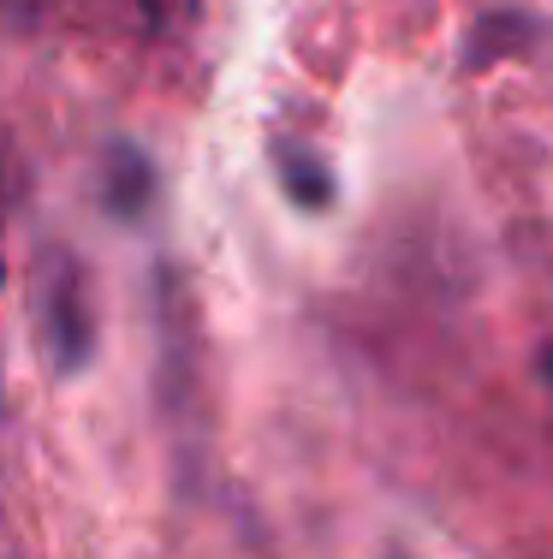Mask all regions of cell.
<instances>
[{
    "instance_id": "3957f363",
    "label": "cell",
    "mask_w": 553,
    "mask_h": 559,
    "mask_svg": "<svg viewBox=\"0 0 553 559\" xmlns=\"http://www.w3.org/2000/svg\"><path fill=\"white\" fill-rule=\"evenodd\" d=\"M101 197H108V209L120 221H137L143 209L155 203V167L143 150H131V143H108V155H101Z\"/></svg>"
},
{
    "instance_id": "6da1fadb",
    "label": "cell",
    "mask_w": 553,
    "mask_h": 559,
    "mask_svg": "<svg viewBox=\"0 0 553 559\" xmlns=\"http://www.w3.org/2000/svg\"><path fill=\"white\" fill-rule=\"evenodd\" d=\"M36 322H43V357L55 376H77L96 357L89 280L72 250H43V262H36Z\"/></svg>"
},
{
    "instance_id": "277c9868",
    "label": "cell",
    "mask_w": 553,
    "mask_h": 559,
    "mask_svg": "<svg viewBox=\"0 0 553 559\" xmlns=\"http://www.w3.org/2000/svg\"><path fill=\"white\" fill-rule=\"evenodd\" d=\"M530 36V19H518V12H494V19L470 24V48H465V66H494L500 55H512V48Z\"/></svg>"
},
{
    "instance_id": "5b68a950",
    "label": "cell",
    "mask_w": 553,
    "mask_h": 559,
    "mask_svg": "<svg viewBox=\"0 0 553 559\" xmlns=\"http://www.w3.org/2000/svg\"><path fill=\"white\" fill-rule=\"evenodd\" d=\"M387 559H405V554H387Z\"/></svg>"
},
{
    "instance_id": "7a4b0ae2",
    "label": "cell",
    "mask_w": 553,
    "mask_h": 559,
    "mask_svg": "<svg viewBox=\"0 0 553 559\" xmlns=\"http://www.w3.org/2000/svg\"><path fill=\"white\" fill-rule=\"evenodd\" d=\"M274 173H280V191H286V203H292V209H304V215L334 209V197H339L334 167H327L310 143L280 138V143H274Z\"/></svg>"
},
{
    "instance_id": "8992f818",
    "label": "cell",
    "mask_w": 553,
    "mask_h": 559,
    "mask_svg": "<svg viewBox=\"0 0 553 559\" xmlns=\"http://www.w3.org/2000/svg\"><path fill=\"white\" fill-rule=\"evenodd\" d=\"M0 274H7V269H0Z\"/></svg>"
}]
</instances>
